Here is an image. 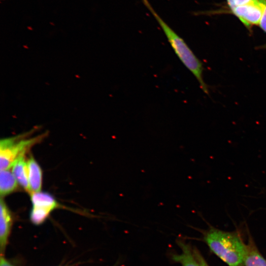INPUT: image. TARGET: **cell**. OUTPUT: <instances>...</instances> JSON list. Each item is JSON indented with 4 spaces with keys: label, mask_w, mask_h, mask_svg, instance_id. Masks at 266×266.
I'll use <instances>...</instances> for the list:
<instances>
[{
    "label": "cell",
    "mask_w": 266,
    "mask_h": 266,
    "mask_svg": "<svg viewBox=\"0 0 266 266\" xmlns=\"http://www.w3.org/2000/svg\"><path fill=\"white\" fill-rule=\"evenodd\" d=\"M203 238L210 250L229 266L243 264L246 244L236 232L210 227L204 232Z\"/></svg>",
    "instance_id": "cell-1"
},
{
    "label": "cell",
    "mask_w": 266,
    "mask_h": 266,
    "mask_svg": "<svg viewBox=\"0 0 266 266\" xmlns=\"http://www.w3.org/2000/svg\"><path fill=\"white\" fill-rule=\"evenodd\" d=\"M141 0L159 23L177 57L196 77L204 93L208 94V86L203 78V67L202 63L185 41L160 16L149 0Z\"/></svg>",
    "instance_id": "cell-2"
},
{
    "label": "cell",
    "mask_w": 266,
    "mask_h": 266,
    "mask_svg": "<svg viewBox=\"0 0 266 266\" xmlns=\"http://www.w3.org/2000/svg\"><path fill=\"white\" fill-rule=\"evenodd\" d=\"M33 130L22 134L1 139L0 141V170L11 167L19 157L25 155L32 146L38 143L45 136L42 134L35 137H28Z\"/></svg>",
    "instance_id": "cell-3"
},
{
    "label": "cell",
    "mask_w": 266,
    "mask_h": 266,
    "mask_svg": "<svg viewBox=\"0 0 266 266\" xmlns=\"http://www.w3.org/2000/svg\"><path fill=\"white\" fill-rule=\"evenodd\" d=\"M32 208L30 220L35 225H40L47 218L50 213L60 205L51 194L41 191L31 194Z\"/></svg>",
    "instance_id": "cell-4"
},
{
    "label": "cell",
    "mask_w": 266,
    "mask_h": 266,
    "mask_svg": "<svg viewBox=\"0 0 266 266\" xmlns=\"http://www.w3.org/2000/svg\"><path fill=\"white\" fill-rule=\"evenodd\" d=\"M241 23L249 30L259 25L263 14V4L259 0L248 3L235 6L231 10Z\"/></svg>",
    "instance_id": "cell-5"
},
{
    "label": "cell",
    "mask_w": 266,
    "mask_h": 266,
    "mask_svg": "<svg viewBox=\"0 0 266 266\" xmlns=\"http://www.w3.org/2000/svg\"><path fill=\"white\" fill-rule=\"evenodd\" d=\"M176 243L180 248V253H170L172 262L179 263L181 266H200L194 252L193 247L181 238L177 239Z\"/></svg>",
    "instance_id": "cell-6"
},
{
    "label": "cell",
    "mask_w": 266,
    "mask_h": 266,
    "mask_svg": "<svg viewBox=\"0 0 266 266\" xmlns=\"http://www.w3.org/2000/svg\"><path fill=\"white\" fill-rule=\"evenodd\" d=\"M0 246L1 254L6 247L13 224L12 213L4 201L0 202Z\"/></svg>",
    "instance_id": "cell-7"
},
{
    "label": "cell",
    "mask_w": 266,
    "mask_h": 266,
    "mask_svg": "<svg viewBox=\"0 0 266 266\" xmlns=\"http://www.w3.org/2000/svg\"><path fill=\"white\" fill-rule=\"evenodd\" d=\"M11 167L12 172L18 183L25 191L30 193L28 166L25 155L21 156L17 159Z\"/></svg>",
    "instance_id": "cell-8"
},
{
    "label": "cell",
    "mask_w": 266,
    "mask_h": 266,
    "mask_svg": "<svg viewBox=\"0 0 266 266\" xmlns=\"http://www.w3.org/2000/svg\"><path fill=\"white\" fill-rule=\"evenodd\" d=\"M30 193L40 191L42 186V170L34 159L32 157L27 160Z\"/></svg>",
    "instance_id": "cell-9"
},
{
    "label": "cell",
    "mask_w": 266,
    "mask_h": 266,
    "mask_svg": "<svg viewBox=\"0 0 266 266\" xmlns=\"http://www.w3.org/2000/svg\"><path fill=\"white\" fill-rule=\"evenodd\" d=\"M243 264L244 266H266V259L261 254L251 238L246 244Z\"/></svg>",
    "instance_id": "cell-10"
},
{
    "label": "cell",
    "mask_w": 266,
    "mask_h": 266,
    "mask_svg": "<svg viewBox=\"0 0 266 266\" xmlns=\"http://www.w3.org/2000/svg\"><path fill=\"white\" fill-rule=\"evenodd\" d=\"M18 184L13 173L9 169L0 170V194L1 197L8 195L16 191Z\"/></svg>",
    "instance_id": "cell-11"
},
{
    "label": "cell",
    "mask_w": 266,
    "mask_h": 266,
    "mask_svg": "<svg viewBox=\"0 0 266 266\" xmlns=\"http://www.w3.org/2000/svg\"><path fill=\"white\" fill-rule=\"evenodd\" d=\"M263 4V14L259 23L261 29L266 33V0H259Z\"/></svg>",
    "instance_id": "cell-12"
},
{
    "label": "cell",
    "mask_w": 266,
    "mask_h": 266,
    "mask_svg": "<svg viewBox=\"0 0 266 266\" xmlns=\"http://www.w3.org/2000/svg\"><path fill=\"white\" fill-rule=\"evenodd\" d=\"M194 254L200 266H209L203 257L196 247L193 248Z\"/></svg>",
    "instance_id": "cell-13"
},
{
    "label": "cell",
    "mask_w": 266,
    "mask_h": 266,
    "mask_svg": "<svg viewBox=\"0 0 266 266\" xmlns=\"http://www.w3.org/2000/svg\"><path fill=\"white\" fill-rule=\"evenodd\" d=\"M0 266H15L8 260H7L4 257L1 255L0 259Z\"/></svg>",
    "instance_id": "cell-14"
},
{
    "label": "cell",
    "mask_w": 266,
    "mask_h": 266,
    "mask_svg": "<svg viewBox=\"0 0 266 266\" xmlns=\"http://www.w3.org/2000/svg\"><path fill=\"white\" fill-rule=\"evenodd\" d=\"M234 6H239L248 3L254 0H233Z\"/></svg>",
    "instance_id": "cell-15"
},
{
    "label": "cell",
    "mask_w": 266,
    "mask_h": 266,
    "mask_svg": "<svg viewBox=\"0 0 266 266\" xmlns=\"http://www.w3.org/2000/svg\"><path fill=\"white\" fill-rule=\"evenodd\" d=\"M226 0L231 10L233 9L234 7H235L234 4L233 3V0Z\"/></svg>",
    "instance_id": "cell-16"
},
{
    "label": "cell",
    "mask_w": 266,
    "mask_h": 266,
    "mask_svg": "<svg viewBox=\"0 0 266 266\" xmlns=\"http://www.w3.org/2000/svg\"><path fill=\"white\" fill-rule=\"evenodd\" d=\"M238 266H243V264H241V265H239Z\"/></svg>",
    "instance_id": "cell-17"
}]
</instances>
